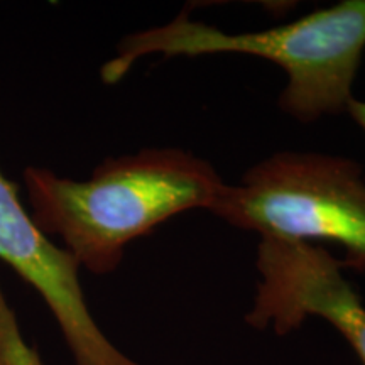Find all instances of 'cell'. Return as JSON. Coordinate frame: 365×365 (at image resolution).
<instances>
[{
    "label": "cell",
    "mask_w": 365,
    "mask_h": 365,
    "mask_svg": "<svg viewBox=\"0 0 365 365\" xmlns=\"http://www.w3.org/2000/svg\"><path fill=\"white\" fill-rule=\"evenodd\" d=\"M213 215L261 237L344 249V269L365 272V171L345 156L282 150L225 185Z\"/></svg>",
    "instance_id": "obj_3"
},
{
    "label": "cell",
    "mask_w": 365,
    "mask_h": 365,
    "mask_svg": "<svg viewBox=\"0 0 365 365\" xmlns=\"http://www.w3.org/2000/svg\"><path fill=\"white\" fill-rule=\"evenodd\" d=\"M0 365H43L38 352L22 340L16 314L0 289Z\"/></svg>",
    "instance_id": "obj_6"
},
{
    "label": "cell",
    "mask_w": 365,
    "mask_h": 365,
    "mask_svg": "<svg viewBox=\"0 0 365 365\" xmlns=\"http://www.w3.org/2000/svg\"><path fill=\"white\" fill-rule=\"evenodd\" d=\"M0 259L43 296L75 365H140L120 352L91 317L78 279L80 264L59 249L22 208L16 185L0 171Z\"/></svg>",
    "instance_id": "obj_5"
},
{
    "label": "cell",
    "mask_w": 365,
    "mask_h": 365,
    "mask_svg": "<svg viewBox=\"0 0 365 365\" xmlns=\"http://www.w3.org/2000/svg\"><path fill=\"white\" fill-rule=\"evenodd\" d=\"M259 279L245 323L289 335L308 318L325 319L365 365V304L344 276V266L322 244L261 237Z\"/></svg>",
    "instance_id": "obj_4"
},
{
    "label": "cell",
    "mask_w": 365,
    "mask_h": 365,
    "mask_svg": "<svg viewBox=\"0 0 365 365\" xmlns=\"http://www.w3.org/2000/svg\"><path fill=\"white\" fill-rule=\"evenodd\" d=\"M346 113H349L355 124H357L360 129L365 132V102L364 100H357V98L350 100L349 107H346Z\"/></svg>",
    "instance_id": "obj_7"
},
{
    "label": "cell",
    "mask_w": 365,
    "mask_h": 365,
    "mask_svg": "<svg viewBox=\"0 0 365 365\" xmlns=\"http://www.w3.org/2000/svg\"><path fill=\"white\" fill-rule=\"evenodd\" d=\"M365 51V0H341L293 22L255 31L225 33L181 12L168 24L122 39L117 56L102 68L103 83L120 81L135 61L149 54L198 58L247 54L276 63L287 83L281 110L303 124L346 113Z\"/></svg>",
    "instance_id": "obj_2"
},
{
    "label": "cell",
    "mask_w": 365,
    "mask_h": 365,
    "mask_svg": "<svg viewBox=\"0 0 365 365\" xmlns=\"http://www.w3.org/2000/svg\"><path fill=\"white\" fill-rule=\"evenodd\" d=\"M24 181L36 225L93 274L115 271L129 242L170 218L212 212L227 185L207 159L178 148L105 159L86 181L39 168H27Z\"/></svg>",
    "instance_id": "obj_1"
}]
</instances>
